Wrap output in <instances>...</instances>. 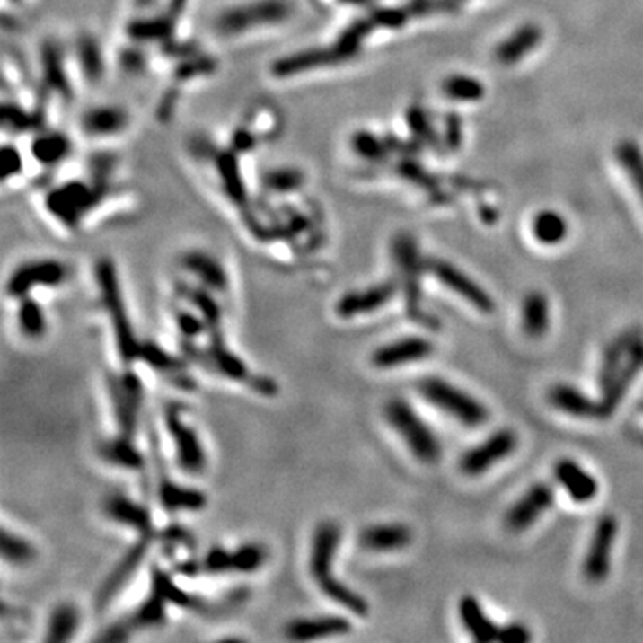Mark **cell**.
<instances>
[{
	"mask_svg": "<svg viewBox=\"0 0 643 643\" xmlns=\"http://www.w3.org/2000/svg\"><path fill=\"white\" fill-rule=\"evenodd\" d=\"M619 536V520L613 515H604L597 520L588 552L583 561V576L590 583H603L612 570V554Z\"/></svg>",
	"mask_w": 643,
	"mask_h": 643,
	"instance_id": "12",
	"label": "cell"
},
{
	"mask_svg": "<svg viewBox=\"0 0 643 643\" xmlns=\"http://www.w3.org/2000/svg\"><path fill=\"white\" fill-rule=\"evenodd\" d=\"M540 40H542V29L534 23H525L518 27L495 48V59L502 65H515L520 59H524L525 54L534 50Z\"/></svg>",
	"mask_w": 643,
	"mask_h": 643,
	"instance_id": "37",
	"label": "cell"
},
{
	"mask_svg": "<svg viewBox=\"0 0 643 643\" xmlns=\"http://www.w3.org/2000/svg\"><path fill=\"white\" fill-rule=\"evenodd\" d=\"M23 170V156L13 145H4L2 149V177L4 182L11 177H16Z\"/></svg>",
	"mask_w": 643,
	"mask_h": 643,
	"instance_id": "57",
	"label": "cell"
},
{
	"mask_svg": "<svg viewBox=\"0 0 643 643\" xmlns=\"http://www.w3.org/2000/svg\"><path fill=\"white\" fill-rule=\"evenodd\" d=\"M158 531L156 533H149V534H138L137 543L122 556V559L119 561V565L113 568V572L110 574V577L104 581L101 592H99V606H106L111 603V599L120 594V590L126 586V583L137 574V570L140 568V565L144 563V559L149 554V549L153 545V542L158 538Z\"/></svg>",
	"mask_w": 643,
	"mask_h": 643,
	"instance_id": "20",
	"label": "cell"
},
{
	"mask_svg": "<svg viewBox=\"0 0 643 643\" xmlns=\"http://www.w3.org/2000/svg\"><path fill=\"white\" fill-rule=\"evenodd\" d=\"M0 554L5 563L14 565V567H23V565H29L31 561H34L36 549L27 538L4 527L2 538H0Z\"/></svg>",
	"mask_w": 643,
	"mask_h": 643,
	"instance_id": "45",
	"label": "cell"
},
{
	"mask_svg": "<svg viewBox=\"0 0 643 643\" xmlns=\"http://www.w3.org/2000/svg\"><path fill=\"white\" fill-rule=\"evenodd\" d=\"M397 172L410 182L417 184L418 188L426 189L427 193H431L435 198H449L445 193L440 191V184L438 179L435 175H431L418 161L411 160V156H404V160L399 163Z\"/></svg>",
	"mask_w": 643,
	"mask_h": 643,
	"instance_id": "47",
	"label": "cell"
},
{
	"mask_svg": "<svg viewBox=\"0 0 643 643\" xmlns=\"http://www.w3.org/2000/svg\"><path fill=\"white\" fill-rule=\"evenodd\" d=\"M460 619L467 633L480 643L497 642L498 626L484 613L481 603L474 595H465L460 601Z\"/></svg>",
	"mask_w": 643,
	"mask_h": 643,
	"instance_id": "36",
	"label": "cell"
},
{
	"mask_svg": "<svg viewBox=\"0 0 643 643\" xmlns=\"http://www.w3.org/2000/svg\"><path fill=\"white\" fill-rule=\"evenodd\" d=\"M166 606L168 603L160 594L151 590L149 597L129 617H126L124 622L131 633L161 628L166 622Z\"/></svg>",
	"mask_w": 643,
	"mask_h": 643,
	"instance_id": "41",
	"label": "cell"
},
{
	"mask_svg": "<svg viewBox=\"0 0 643 643\" xmlns=\"http://www.w3.org/2000/svg\"><path fill=\"white\" fill-rule=\"evenodd\" d=\"M377 29H401L411 18L406 7H379L370 13Z\"/></svg>",
	"mask_w": 643,
	"mask_h": 643,
	"instance_id": "55",
	"label": "cell"
},
{
	"mask_svg": "<svg viewBox=\"0 0 643 643\" xmlns=\"http://www.w3.org/2000/svg\"><path fill=\"white\" fill-rule=\"evenodd\" d=\"M81 626V615L79 610L70 604V603H63L57 604L47 622V633H45V642L47 643H65L72 640Z\"/></svg>",
	"mask_w": 643,
	"mask_h": 643,
	"instance_id": "40",
	"label": "cell"
},
{
	"mask_svg": "<svg viewBox=\"0 0 643 643\" xmlns=\"http://www.w3.org/2000/svg\"><path fill=\"white\" fill-rule=\"evenodd\" d=\"M617 160L621 166L626 170L628 177L633 181L635 189L639 191L643 202V153L642 149L631 142L624 140L617 147Z\"/></svg>",
	"mask_w": 643,
	"mask_h": 643,
	"instance_id": "48",
	"label": "cell"
},
{
	"mask_svg": "<svg viewBox=\"0 0 643 643\" xmlns=\"http://www.w3.org/2000/svg\"><path fill=\"white\" fill-rule=\"evenodd\" d=\"M75 61L83 74V77L90 84H97L102 81L106 66H104V54L99 40L93 34H81L75 41Z\"/></svg>",
	"mask_w": 643,
	"mask_h": 643,
	"instance_id": "38",
	"label": "cell"
},
{
	"mask_svg": "<svg viewBox=\"0 0 643 643\" xmlns=\"http://www.w3.org/2000/svg\"><path fill=\"white\" fill-rule=\"evenodd\" d=\"M392 256L401 274V286L406 297V312L408 317L424 327L436 329L438 322L422 310V274L426 270V263L418 252V245L415 238L408 233H401L392 242Z\"/></svg>",
	"mask_w": 643,
	"mask_h": 643,
	"instance_id": "6",
	"label": "cell"
},
{
	"mask_svg": "<svg viewBox=\"0 0 643 643\" xmlns=\"http://www.w3.org/2000/svg\"><path fill=\"white\" fill-rule=\"evenodd\" d=\"M410 13V16L417 18V16H426L429 13H433L438 7V0H410L404 5Z\"/></svg>",
	"mask_w": 643,
	"mask_h": 643,
	"instance_id": "59",
	"label": "cell"
},
{
	"mask_svg": "<svg viewBox=\"0 0 643 643\" xmlns=\"http://www.w3.org/2000/svg\"><path fill=\"white\" fill-rule=\"evenodd\" d=\"M549 402L576 418H585V420H603V411H601V402L594 401L592 397H588L585 392H581L576 386L559 383L554 384L549 393H547Z\"/></svg>",
	"mask_w": 643,
	"mask_h": 643,
	"instance_id": "28",
	"label": "cell"
},
{
	"mask_svg": "<svg viewBox=\"0 0 643 643\" xmlns=\"http://www.w3.org/2000/svg\"><path fill=\"white\" fill-rule=\"evenodd\" d=\"M350 145L354 149V153L363 158V160L372 161V163H381V161L388 160L390 154V145L386 142V138H377L375 135L368 133V131H357L354 133Z\"/></svg>",
	"mask_w": 643,
	"mask_h": 643,
	"instance_id": "51",
	"label": "cell"
},
{
	"mask_svg": "<svg viewBox=\"0 0 643 643\" xmlns=\"http://www.w3.org/2000/svg\"><path fill=\"white\" fill-rule=\"evenodd\" d=\"M347 63L343 54L334 43L308 47L286 56H281L270 65V75L276 79H295L317 70L332 68Z\"/></svg>",
	"mask_w": 643,
	"mask_h": 643,
	"instance_id": "11",
	"label": "cell"
},
{
	"mask_svg": "<svg viewBox=\"0 0 643 643\" xmlns=\"http://www.w3.org/2000/svg\"><path fill=\"white\" fill-rule=\"evenodd\" d=\"M554 480L577 504L592 502L599 495L597 480L574 460H559L554 465Z\"/></svg>",
	"mask_w": 643,
	"mask_h": 643,
	"instance_id": "27",
	"label": "cell"
},
{
	"mask_svg": "<svg viewBox=\"0 0 643 643\" xmlns=\"http://www.w3.org/2000/svg\"><path fill=\"white\" fill-rule=\"evenodd\" d=\"M643 368V332L635 339L624 365L621 366L619 374L615 375L613 383L603 392L601 397V411H603V420L610 418L621 406V402L624 401L626 393L630 392V388L633 386L635 379L639 377L640 370Z\"/></svg>",
	"mask_w": 643,
	"mask_h": 643,
	"instance_id": "22",
	"label": "cell"
},
{
	"mask_svg": "<svg viewBox=\"0 0 643 643\" xmlns=\"http://www.w3.org/2000/svg\"><path fill=\"white\" fill-rule=\"evenodd\" d=\"M267 561V549L256 542H245L231 549L233 574H254Z\"/></svg>",
	"mask_w": 643,
	"mask_h": 643,
	"instance_id": "46",
	"label": "cell"
},
{
	"mask_svg": "<svg viewBox=\"0 0 643 643\" xmlns=\"http://www.w3.org/2000/svg\"><path fill=\"white\" fill-rule=\"evenodd\" d=\"M384 418L402 438L410 453L424 465H435L442 458V445L433 429L404 399L393 397L384 404Z\"/></svg>",
	"mask_w": 643,
	"mask_h": 643,
	"instance_id": "5",
	"label": "cell"
},
{
	"mask_svg": "<svg viewBox=\"0 0 643 643\" xmlns=\"http://www.w3.org/2000/svg\"><path fill=\"white\" fill-rule=\"evenodd\" d=\"M397 290H399L397 281L390 279V281H383V283L372 285L363 290L347 292L338 299L334 312L343 321L365 317V315L374 313V312L384 308L386 304H390L392 299L397 295Z\"/></svg>",
	"mask_w": 643,
	"mask_h": 643,
	"instance_id": "16",
	"label": "cell"
},
{
	"mask_svg": "<svg viewBox=\"0 0 643 643\" xmlns=\"http://www.w3.org/2000/svg\"><path fill=\"white\" fill-rule=\"evenodd\" d=\"M153 2H154V0H137V4H138L140 7H149Z\"/></svg>",
	"mask_w": 643,
	"mask_h": 643,
	"instance_id": "62",
	"label": "cell"
},
{
	"mask_svg": "<svg viewBox=\"0 0 643 643\" xmlns=\"http://www.w3.org/2000/svg\"><path fill=\"white\" fill-rule=\"evenodd\" d=\"M435 354V343L424 336H404L374 350L370 361L375 368L388 370L418 363Z\"/></svg>",
	"mask_w": 643,
	"mask_h": 643,
	"instance_id": "17",
	"label": "cell"
},
{
	"mask_svg": "<svg viewBox=\"0 0 643 643\" xmlns=\"http://www.w3.org/2000/svg\"><path fill=\"white\" fill-rule=\"evenodd\" d=\"M179 267L213 294H225L229 290L227 269L207 251L189 249L182 252L179 256Z\"/></svg>",
	"mask_w": 643,
	"mask_h": 643,
	"instance_id": "18",
	"label": "cell"
},
{
	"mask_svg": "<svg viewBox=\"0 0 643 643\" xmlns=\"http://www.w3.org/2000/svg\"><path fill=\"white\" fill-rule=\"evenodd\" d=\"M102 513L111 522L129 527L138 534L156 533L151 509L124 493H110L102 500Z\"/></svg>",
	"mask_w": 643,
	"mask_h": 643,
	"instance_id": "21",
	"label": "cell"
},
{
	"mask_svg": "<svg viewBox=\"0 0 643 643\" xmlns=\"http://www.w3.org/2000/svg\"><path fill=\"white\" fill-rule=\"evenodd\" d=\"M640 440H642V442H643V435H642V436H640Z\"/></svg>",
	"mask_w": 643,
	"mask_h": 643,
	"instance_id": "63",
	"label": "cell"
},
{
	"mask_svg": "<svg viewBox=\"0 0 643 643\" xmlns=\"http://www.w3.org/2000/svg\"><path fill=\"white\" fill-rule=\"evenodd\" d=\"M413 531L406 524L381 522L366 525L357 534V543L368 552H397L410 547Z\"/></svg>",
	"mask_w": 643,
	"mask_h": 643,
	"instance_id": "25",
	"label": "cell"
},
{
	"mask_svg": "<svg viewBox=\"0 0 643 643\" xmlns=\"http://www.w3.org/2000/svg\"><path fill=\"white\" fill-rule=\"evenodd\" d=\"M238 156L231 147L227 151H216L213 156V163L218 172L220 186L231 198V202L240 207L242 211L249 209V198L245 189V181L242 177V168Z\"/></svg>",
	"mask_w": 643,
	"mask_h": 643,
	"instance_id": "30",
	"label": "cell"
},
{
	"mask_svg": "<svg viewBox=\"0 0 643 643\" xmlns=\"http://www.w3.org/2000/svg\"><path fill=\"white\" fill-rule=\"evenodd\" d=\"M216 68L215 59L209 56H188L182 59V63L175 68V79L177 81H191L197 77H202L206 74H213Z\"/></svg>",
	"mask_w": 643,
	"mask_h": 643,
	"instance_id": "54",
	"label": "cell"
},
{
	"mask_svg": "<svg viewBox=\"0 0 643 643\" xmlns=\"http://www.w3.org/2000/svg\"><path fill=\"white\" fill-rule=\"evenodd\" d=\"M533 234L542 245H559L567 234V220L556 211H540L533 220Z\"/></svg>",
	"mask_w": 643,
	"mask_h": 643,
	"instance_id": "44",
	"label": "cell"
},
{
	"mask_svg": "<svg viewBox=\"0 0 643 643\" xmlns=\"http://www.w3.org/2000/svg\"><path fill=\"white\" fill-rule=\"evenodd\" d=\"M184 404L168 402L163 411V424L173 445L175 465L188 476H202L207 467L206 449L198 433L184 418Z\"/></svg>",
	"mask_w": 643,
	"mask_h": 643,
	"instance_id": "8",
	"label": "cell"
},
{
	"mask_svg": "<svg viewBox=\"0 0 643 643\" xmlns=\"http://www.w3.org/2000/svg\"><path fill=\"white\" fill-rule=\"evenodd\" d=\"M117 435L137 440L140 417L145 404V386L142 377L133 370L111 372L106 381Z\"/></svg>",
	"mask_w": 643,
	"mask_h": 643,
	"instance_id": "7",
	"label": "cell"
},
{
	"mask_svg": "<svg viewBox=\"0 0 643 643\" xmlns=\"http://www.w3.org/2000/svg\"><path fill=\"white\" fill-rule=\"evenodd\" d=\"M295 13L292 0H247L227 5L213 22V31L224 38H240L261 29L286 23Z\"/></svg>",
	"mask_w": 643,
	"mask_h": 643,
	"instance_id": "3",
	"label": "cell"
},
{
	"mask_svg": "<svg viewBox=\"0 0 643 643\" xmlns=\"http://www.w3.org/2000/svg\"><path fill=\"white\" fill-rule=\"evenodd\" d=\"M551 325L549 299L542 292H531L522 303V330L525 336L538 339L543 338Z\"/></svg>",
	"mask_w": 643,
	"mask_h": 643,
	"instance_id": "39",
	"label": "cell"
},
{
	"mask_svg": "<svg viewBox=\"0 0 643 643\" xmlns=\"http://www.w3.org/2000/svg\"><path fill=\"white\" fill-rule=\"evenodd\" d=\"M154 462L158 465L156 469V495L160 500V506L170 515L181 513V511H202L207 506V497L202 489L182 486L173 481L166 471L161 465V460L153 453Z\"/></svg>",
	"mask_w": 643,
	"mask_h": 643,
	"instance_id": "19",
	"label": "cell"
},
{
	"mask_svg": "<svg viewBox=\"0 0 643 643\" xmlns=\"http://www.w3.org/2000/svg\"><path fill=\"white\" fill-rule=\"evenodd\" d=\"M175 16L166 9L160 14L138 16L128 23V38L135 43H166L173 38Z\"/></svg>",
	"mask_w": 643,
	"mask_h": 643,
	"instance_id": "31",
	"label": "cell"
},
{
	"mask_svg": "<svg viewBox=\"0 0 643 643\" xmlns=\"http://www.w3.org/2000/svg\"><path fill=\"white\" fill-rule=\"evenodd\" d=\"M462 140H463V124L462 119L456 113H447L445 120H444V147L451 153L458 151L462 147Z\"/></svg>",
	"mask_w": 643,
	"mask_h": 643,
	"instance_id": "56",
	"label": "cell"
},
{
	"mask_svg": "<svg viewBox=\"0 0 643 643\" xmlns=\"http://www.w3.org/2000/svg\"><path fill=\"white\" fill-rule=\"evenodd\" d=\"M531 640V631L522 622H509L498 628L497 642L500 643H527Z\"/></svg>",
	"mask_w": 643,
	"mask_h": 643,
	"instance_id": "58",
	"label": "cell"
},
{
	"mask_svg": "<svg viewBox=\"0 0 643 643\" xmlns=\"http://www.w3.org/2000/svg\"><path fill=\"white\" fill-rule=\"evenodd\" d=\"M352 631V624L341 615H319L294 619L285 626V637L292 642H313L345 637Z\"/></svg>",
	"mask_w": 643,
	"mask_h": 643,
	"instance_id": "24",
	"label": "cell"
},
{
	"mask_svg": "<svg viewBox=\"0 0 643 643\" xmlns=\"http://www.w3.org/2000/svg\"><path fill=\"white\" fill-rule=\"evenodd\" d=\"M341 4H348V5H357V7H366L370 5L374 0H338Z\"/></svg>",
	"mask_w": 643,
	"mask_h": 643,
	"instance_id": "60",
	"label": "cell"
},
{
	"mask_svg": "<svg viewBox=\"0 0 643 643\" xmlns=\"http://www.w3.org/2000/svg\"><path fill=\"white\" fill-rule=\"evenodd\" d=\"M518 447V435L509 429H498L488 436L480 445L467 451L460 462V469L469 478H480L493 465L504 462Z\"/></svg>",
	"mask_w": 643,
	"mask_h": 643,
	"instance_id": "13",
	"label": "cell"
},
{
	"mask_svg": "<svg viewBox=\"0 0 643 643\" xmlns=\"http://www.w3.org/2000/svg\"><path fill=\"white\" fill-rule=\"evenodd\" d=\"M642 334V330L639 329H630L626 332H622L621 336H617L603 352V361H601V366H599V375H597V381H599V390L601 393L613 383L615 375L619 374L621 366L624 365L635 339Z\"/></svg>",
	"mask_w": 643,
	"mask_h": 643,
	"instance_id": "33",
	"label": "cell"
},
{
	"mask_svg": "<svg viewBox=\"0 0 643 643\" xmlns=\"http://www.w3.org/2000/svg\"><path fill=\"white\" fill-rule=\"evenodd\" d=\"M173 321L181 332V341H197L200 336L206 334V322L200 313L173 306Z\"/></svg>",
	"mask_w": 643,
	"mask_h": 643,
	"instance_id": "52",
	"label": "cell"
},
{
	"mask_svg": "<svg viewBox=\"0 0 643 643\" xmlns=\"http://www.w3.org/2000/svg\"><path fill=\"white\" fill-rule=\"evenodd\" d=\"M95 283L99 288L101 304L110 319L117 352L120 356V361L126 366H131L133 363L140 361V350L142 343L135 332L133 322L128 313V306L122 295V286L119 279V270L113 260L101 258L95 263Z\"/></svg>",
	"mask_w": 643,
	"mask_h": 643,
	"instance_id": "2",
	"label": "cell"
},
{
	"mask_svg": "<svg viewBox=\"0 0 643 643\" xmlns=\"http://www.w3.org/2000/svg\"><path fill=\"white\" fill-rule=\"evenodd\" d=\"M151 585L156 594H160L161 597L175 606V608H181V610H186V612H206L207 610V604L204 599L182 590L168 572H164L160 567L153 565L151 568Z\"/></svg>",
	"mask_w": 643,
	"mask_h": 643,
	"instance_id": "35",
	"label": "cell"
},
{
	"mask_svg": "<svg viewBox=\"0 0 643 643\" xmlns=\"http://www.w3.org/2000/svg\"><path fill=\"white\" fill-rule=\"evenodd\" d=\"M417 388L429 404L436 406L463 426L478 427L489 418L488 408L482 406L476 397L469 395L445 379L424 377L418 381Z\"/></svg>",
	"mask_w": 643,
	"mask_h": 643,
	"instance_id": "9",
	"label": "cell"
},
{
	"mask_svg": "<svg viewBox=\"0 0 643 643\" xmlns=\"http://www.w3.org/2000/svg\"><path fill=\"white\" fill-rule=\"evenodd\" d=\"M261 184L269 193L292 195L304 188L306 173L295 166H276L263 173Z\"/></svg>",
	"mask_w": 643,
	"mask_h": 643,
	"instance_id": "42",
	"label": "cell"
},
{
	"mask_svg": "<svg viewBox=\"0 0 643 643\" xmlns=\"http://www.w3.org/2000/svg\"><path fill=\"white\" fill-rule=\"evenodd\" d=\"M97 451H99L101 460L115 469L133 471V472H140L145 469L144 453L138 449L137 440H133V438L113 435V436L102 440L99 444Z\"/></svg>",
	"mask_w": 643,
	"mask_h": 643,
	"instance_id": "29",
	"label": "cell"
},
{
	"mask_svg": "<svg viewBox=\"0 0 643 643\" xmlns=\"http://www.w3.org/2000/svg\"><path fill=\"white\" fill-rule=\"evenodd\" d=\"M444 93L460 102H478L484 95V86L478 79L469 75H451L442 84Z\"/></svg>",
	"mask_w": 643,
	"mask_h": 643,
	"instance_id": "50",
	"label": "cell"
},
{
	"mask_svg": "<svg viewBox=\"0 0 643 643\" xmlns=\"http://www.w3.org/2000/svg\"><path fill=\"white\" fill-rule=\"evenodd\" d=\"M341 542V527L332 520H322L317 524L308 556V570L322 594L336 606L356 617H366L370 606L365 597L347 586L334 576L336 554Z\"/></svg>",
	"mask_w": 643,
	"mask_h": 643,
	"instance_id": "1",
	"label": "cell"
},
{
	"mask_svg": "<svg viewBox=\"0 0 643 643\" xmlns=\"http://www.w3.org/2000/svg\"><path fill=\"white\" fill-rule=\"evenodd\" d=\"M426 269L449 290L463 297L469 304H472L481 313H491L495 312V301L493 297L481 288L474 279H471L463 270L454 267L449 261L444 260H429L426 261Z\"/></svg>",
	"mask_w": 643,
	"mask_h": 643,
	"instance_id": "15",
	"label": "cell"
},
{
	"mask_svg": "<svg viewBox=\"0 0 643 643\" xmlns=\"http://www.w3.org/2000/svg\"><path fill=\"white\" fill-rule=\"evenodd\" d=\"M131 126L128 110L119 104H97L88 108L81 119L79 128L90 138H113L126 133Z\"/></svg>",
	"mask_w": 643,
	"mask_h": 643,
	"instance_id": "23",
	"label": "cell"
},
{
	"mask_svg": "<svg viewBox=\"0 0 643 643\" xmlns=\"http://www.w3.org/2000/svg\"><path fill=\"white\" fill-rule=\"evenodd\" d=\"M29 153L32 160L38 161L40 164L50 168L57 166L66 160L72 153V142L70 138L61 131L52 129H41L31 142Z\"/></svg>",
	"mask_w": 643,
	"mask_h": 643,
	"instance_id": "34",
	"label": "cell"
},
{
	"mask_svg": "<svg viewBox=\"0 0 643 643\" xmlns=\"http://www.w3.org/2000/svg\"><path fill=\"white\" fill-rule=\"evenodd\" d=\"M106 184L86 181H66L45 197L47 213L68 231H77L83 222L101 206Z\"/></svg>",
	"mask_w": 643,
	"mask_h": 643,
	"instance_id": "4",
	"label": "cell"
},
{
	"mask_svg": "<svg viewBox=\"0 0 643 643\" xmlns=\"http://www.w3.org/2000/svg\"><path fill=\"white\" fill-rule=\"evenodd\" d=\"M408 126L418 144L429 145L431 149H435L438 153L444 149V144H440L436 131L429 120V115L420 106H411L408 110Z\"/></svg>",
	"mask_w": 643,
	"mask_h": 643,
	"instance_id": "49",
	"label": "cell"
},
{
	"mask_svg": "<svg viewBox=\"0 0 643 643\" xmlns=\"http://www.w3.org/2000/svg\"><path fill=\"white\" fill-rule=\"evenodd\" d=\"M16 325H18V330L29 339H38L47 330L45 310L31 295L18 301Z\"/></svg>",
	"mask_w": 643,
	"mask_h": 643,
	"instance_id": "43",
	"label": "cell"
},
{
	"mask_svg": "<svg viewBox=\"0 0 643 643\" xmlns=\"http://www.w3.org/2000/svg\"><path fill=\"white\" fill-rule=\"evenodd\" d=\"M462 2H465V0H444L442 5H444L445 9H449V11H454Z\"/></svg>",
	"mask_w": 643,
	"mask_h": 643,
	"instance_id": "61",
	"label": "cell"
},
{
	"mask_svg": "<svg viewBox=\"0 0 643 643\" xmlns=\"http://www.w3.org/2000/svg\"><path fill=\"white\" fill-rule=\"evenodd\" d=\"M554 504V488L549 482H534L506 513L504 525L511 533H524L534 525Z\"/></svg>",
	"mask_w": 643,
	"mask_h": 643,
	"instance_id": "14",
	"label": "cell"
},
{
	"mask_svg": "<svg viewBox=\"0 0 643 643\" xmlns=\"http://www.w3.org/2000/svg\"><path fill=\"white\" fill-rule=\"evenodd\" d=\"M642 410H643V404H642Z\"/></svg>",
	"mask_w": 643,
	"mask_h": 643,
	"instance_id": "64",
	"label": "cell"
},
{
	"mask_svg": "<svg viewBox=\"0 0 643 643\" xmlns=\"http://www.w3.org/2000/svg\"><path fill=\"white\" fill-rule=\"evenodd\" d=\"M140 361L156 370L168 383L182 392L195 390V379L188 374L186 361L164 350L156 341H144L140 350Z\"/></svg>",
	"mask_w": 643,
	"mask_h": 643,
	"instance_id": "26",
	"label": "cell"
},
{
	"mask_svg": "<svg viewBox=\"0 0 643 643\" xmlns=\"http://www.w3.org/2000/svg\"><path fill=\"white\" fill-rule=\"evenodd\" d=\"M40 65L45 86L61 97H70L72 86L66 72L65 54L56 41H45L40 52Z\"/></svg>",
	"mask_w": 643,
	"mask_h": 643,
	"instance_id": "32",
	"label": "cell"
},
{
	"mask_svg": "<svg viewBox=\"0 0 643 643\" xmlns=\"http://www.w3.org/2000/svg\"><path fill=\"white\" fill-rule=\"evenodd\" d=\"M200 563V574L209 576H224L233 574V563H231V549L224 545H213L206 551Z\"/></svg>",
	"mask_w": 643,
	"mask_h": 643,
	"instance_id": "53",
	"label": "cell"
},
{
	"mask_svg": "<svg viewBox=\"0 0 643 643\" xmlns=\"http://www.w3.org/2000/svg\"><path fill=\"white\" fill-rule=\"evenodd\" d=\"M70 267L54 258H36L20 263L7 277L5 292L11 299L20 301L36 288H59L70 279Z\"/></svg>",
	"mask_w": 643,
	"mask_h": 643,
	"instance_id": "10",
	"label": "cell"
}]
</instances>
